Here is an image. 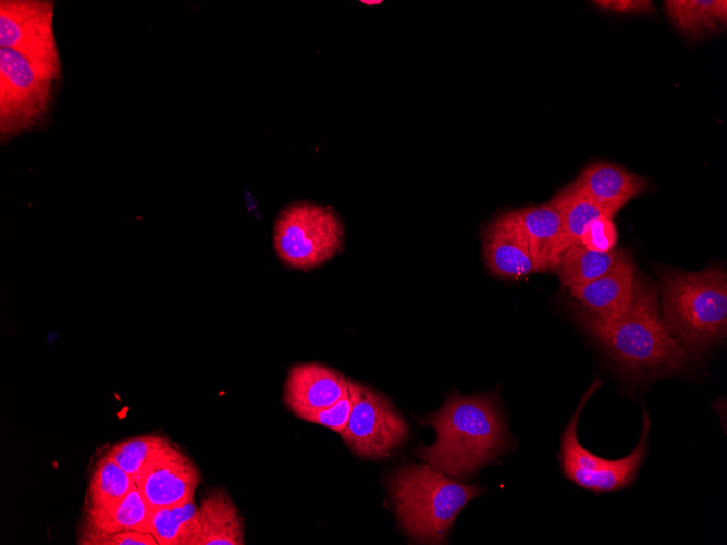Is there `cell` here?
<instances>
[{
  "mask_svg": "<svg viewBox=\"0 0 727 545\" xmlns=\"http://www.w3.org/2000/svg\"><path fill=\"white\" fill-rule=\"evenodd\" d=\"M577 322L607 356L632 375H654L682 369L690 356L665 324L656 287L637 276L631 302L612 317H596L575 307Z\"/></svg>",
  "mask_w": 727,
  "mask_h": 545,
  "instance_id": "obj_1",
  "label": "cell"
},
{
  "mask_svg": "<svg viewBox=\"0 0 727 545\" xmlns=\"http://www.w3.org/2000/svg\"><path fill=\"white\" fill-rule=\"evenodd\" d=\"M432 426L435 441L418 456L453 478L467 480L509 446V437L493 393L453 394L435 412L420 421Z\"/></svg>",
  "mask_w": 727,
  "mask_h": 545,
  "instance_id": "obj_2",
  "label": "cell"
},
{
  "mask_svg": "<svg viewBox=\"0 0 727 545\" xmlns=\"http://www.w3.org/2000/svg\"><path fill=\"white\" fill-rule=\"evenodd\" d=\"M663 320L683 349L699 356L727 334V273L720 265L698 272L657 271Z\"/></svg>",
  "mask_w": 727,
  "mask_h": 545,
  "instance_id": "obj_3",
  "label": "cell"
},
{
  "mask_svg": "<svg viewBox=\"0 0 727 545\" xmlns=\"http://www.w3.org/2000/svg\"><path fill=\"white\" fill-rule=\"evenodd\" d=\"M402 528L419 543L441 544L457 513L484 488L459 483L429 465H405L389 479Z\"/></svg>",
  "mask_w": 727,
  "mask_h": 545,
  "instance_id": "obj_4",
  "label": "cell"
},
{
  "mask_svg": "<svg viewBox=\"0 0 727 545\" xmlns=\"http://www.w3.org/2000/svg\"><path fill=\"white\" fill-rule=\"evenodd\" d=\"M344 226L329 207L300 201L285 207L279 214L273 243L280 260L294 269L318 267L343 246Z\"/></svg>",
  "mask_w": 727,
  "mask_h": 545,
  "instance_id": "obj_5",
  "label": "cell"
},
{
  "mask_svg": "<svg viewBox=\"0 0 727 545\" xmlns=\"http://www.w3.org/2000/svg\"><path fill=\"white\" fill-rule=\"evenodd\" d=\"M59 75L17 50L0 48V133L11 137L46 115Z\"/></svg>",
  "mask_w": 727,
  "mask_h": 545,
  "instance_id": "obj_6",
  "label": "cell"
},
{
  "mask_svg": "<svg viewBox=\"0 0 727 545\" xmlns=\"http://www.w3.org/2000/svg\"><path fill=\"white\" fill-rule=\"evenodd\" d=\"M591 385L562 434L560 465L564 475L581 488L596 494L614 492L630 485L636 479L644 460L648 447V434L651 420L643 413V426L640 441L627 456L611 460L586 449L578 441L577 426L584 404L597 387Z\"/></svg>",
  "mask_w": 727,
  "mask_h": 545,
  "instance_id": "obj_7",
  "label": "cell"
},
{
  "mask_svg": "<svg viewBox=\"0 0 727 545\" xmlns=\"http://www.w3.org/2000/svg\"><path fill=\"white\" fill-rule=\"evenodd\" d=\"M348 391L353 407L343 441L359 457H389L406 439L407 423L384 395L353 380Z\"/></svg>",
  "mask_w": 727,
  "mask_h": 545,
  "instance_id": "obj_8",
  "label": "cell"
},
{
  "mask_svg": "<svg viewBox=\"0 0 727 545\" xmlns=\"http://www.w3.org/2000/svg\"><path fill=\"white\" fill-rule=\"evenodd\" d=\"M53 1L0 2V47L23 53L51 72L61 74L53 28Z\"/></svg>",
  "mask_w": 727,
  "mask_h": 545,
  "instance_id": "obj_9",
  "label": "cell"
},
{
  "mask_svg": "<svg viewBox=\"0 0 727 545\" xmlns=\"http://www.w3.org/2000/svg\"><path fill=\"white\" fill-rule=\"evenodd\" d=\"M135 483L148 507L153 510L193 500L200 473L189 457L172 446L153 459Z\"/></svg>",
  "mask_w": 727,
  "mask_h": 545,
  "instance_id": "obj_10",
  "label": "cell"
},
{
  "mask_svg": "<svg viewBox=\"0 0 727 545\" xmlns=\"http://www.w3.org/2000/svg\"><path fill=\"white\" fill-rule=\"evenodd\" d=\"M348 394V379L319 363L293 366L284 386V402L297 417H310Z\"/></svg>",
  "mask_w": 727,
  "mask_h": 545,
  "instance_id": "obj_11",
  "label": "cell"
},
{
  "mask_svg": "<svg viewBox=\"0 0 727 545\" xmlns=\"http://www.w3.org/2000/svg\"><path fill=\"white\" fill-rule=\"evenodd\" d=\"M514 225L540 272L556 271L569 247L560 214L549 202L505 213Z\"/></svg>",
  "mask_w": 727,
  "mask_h": 545,
  "instance_id": "obj_12",
  "label": "cell"
},
{
  "mask_svg": "<svg viewBox=\"0 0 727 545\" xmlns=\"http://www.w3.org/2000/svg\"><path fill=\"white\" fill-rule=\"evenodd\" d=\"M636 265L632 256L624 249L615 265L603 275L567 289L586 311L612 318L627 309L636 286Z\"/></svg>",
  "mask_w": 727,
  "mask_h": 545,
  "instance_id": "obj_13",
  "label": "cell"
},
{
  "mask_svg": "<svg viewBox=\"0 0 727 545\" xmlns=\"http://www.w3.org/2000/svg\"><path fill=\"white\" fill-rule=\"evenodd\" d=\"M576 182L595 203L612 216L648 187V181L644 177L607 162L590 164L581 172Z\"/></svg>",
  "mask_w": 727,
  "mask_h": 545,
  "instance_id": "obj_14",
  "label": "cell"
},
{
  "mask_svg": "<svg viewBox=\"0 0 727 545\" xmlns=\"http://www.w3.org/2000/svg\"><path fill=\"white\" fill-rule=\"evenodd\" d=\"M483 250L491 273L501 277H520L540 272L527 245L505 214L486 227Z\"/></svg>",
  "mask_w": 727,
  "mask_h": 545,
  "instance_id": "obj_15",
  "label": "cell"
},
{
  "mask_svg": "<svg viewBox=\"0 0 727 545\" xmlns=\"http://www.w3.org/2000/svg\"><path fill=\"white\" fill-rule=\"evenodd\" d=\"M151 509L136 483L118 504L101 510H86L79 534H112L137 531L150 533Z\"/></svg>",
  "mask_w": 727,
  "mask_h": 545,
  "instance_id": "obj_16",
  "label": "cell"
},
{
  "mask_svg": "<svg viewBox=\"0 0 727 545\" xmlns=\"http://www.w3.org/2000/svg\"><path fill=\"white\" fill-rule=\"evenodd\" d=\"M201 534L196 545H243V519L230 496L214 488L204 495L199 506Z\"/></svg>",
  "mask_w": 727,
  "mask_h": 545,
  "instance_id": "obj_17",
  "label": "cell"
},
{
  "mask_svg": "<svg viewBox=\"0 0 727 545\" xmlns=\"http://www.w3.org/2000/svg\"><path fill=\"white\" fill-rule=\"evenodd\" d=\"M664 3L669 18L687 38H701L726 24V0H668Z\"/></svg>",
  "mask_w": 727,
  "mask_h": 545,
  "instance_id": "obj_18",
  "label": "cell"
},
{
  "mask_svg": "<svg viewBox=\"0 0 727 545\" xmlns=\"http://www.w3.org/2000/svg\"><path fill=\"white\" fill-rule=\"evenodd\" d=\"M150 534L158 545H196L201 534L199 507L189 500L151 510Z\"/></svg>",
  "mask_w": 727,
  "mask_h": 545,
  "instance_id": "obj_19",
  "label": "cell"
},
{
  "mask_svg": "<svg viewBox=\"0 0 727 545\" xmlns=\"http://www.w3.org/2000/svg\"><path fill=\"white\" fill-rule=\"evenodd\" d=\"M623 250L614 248L608 252H599L580 244L570 245L556 269L562 286L568 288L603 275L615 265Z\"/></svg>",
  "mask_w": 727,
  "mask_h": 545,
  "instance_id": "obj_20",
  "label": "cell"
},
{
  "mask_svg": "<svg viewBox=\"0 0 727 545\" xmlns=\"http://www.w3.org/2000/svg\"><path fill=\"white\" fill-rule=\"evenodd\" d=\"M134 480L109 456L101 457L91 473L86 495V510H101L121 501Z\"/></svg>",
  "mask_w": 727,
  "mask_h": 545,
  "instance_id": "obj_21",
  "label": "cell"
},
{
  "mask_svg": "<svg viewBox=\"0 0 727 545\" xmlns=\"http://www.w3.org/2000/svg\"><path fill=\"white\" fill-rule=\"evenodd\" d=\"M549 203L563 219L569 246L578 244L589 222L602 214H608L581 189L576 181L556 193Z\"/></svg>",
  "mask_w": 727,
  "mask_h": 545,
  "instance_id": "obj_22",
  "label": "cell"
},
{
  "mask_svg": "<svg viewBox=\"0 0 727 545\" xmlns=\"http://www.w3.org/2000/svg\"><path fill=\"white\" fill-rule=\"evenodd\" d=\"M173 445L159 435H139L114 444L109 455L133 480L162 453Z\"/></svg>",
  "mask_w": 727,
  "mask_h": 545,
  "instance_id": "obj_23",
  "label": "cell"
},
{
  "mask_svg": "<svg viewBox=\"0 0 727 545\" xmlns=\"http://www.w3.org/2000/svg\"><path fill=\"white\" fill-rule=\"evenodd\" d=\"M617 237L613 216L602 214L587 224L578 244L593 251L608 252L616 248Z\"/></svg>",
  "mask_w": 727,
  "mask_h": 545,
  "instance_id": "obj_24",
  "label": "cell"
},
{
  "mask_svg": "<svg viewBox=\"0 0 727 545\" xmlns=\"http://www.w3.org/2000/svg\"><path fill=\"white\" fill-rule=\"evenodd\" d=\"M79 545H158L150 533L137 531L118 532L112 534H78Z\"/></svg>",
  "mask_w": 727,
  "mask_h": 545,
  "instance_id": "obj_25",
  "label": "cell"
},
{
  "mask_svg": "<svg viewBox=\"0 0 727 545\" xmlns=\"http://www.w3.org/2000/svg\"><path fill=\"white\" fill-rule=\"evenodd\" d=\"M352 407L353 402L348 391V394L331 407L310 417L308 422L326 426L341 434L349 420Z\"/></svg>",
  "mask_w": 727,
  "mask_h": 545,
  "instance_id": "obj_26",
  "label": "cell"
},
{
  "mask_svg": "<svg viewBox=\"0 0 727 545\" xmlns=\"http://www.w3.org/2000/svg\"><path fill=\"white\" fill-rule=\"evenodd\" d=\"M601 9L621 14L653 13L654 5L649 0H597L593 1Z\"/></svg>",
  "mask_w": 727,
  "mask_h": 545,
  "instance_id": "obj_27",
  "label": "cell"
},
{
  "mask_svg": "<svg viewBox=\"0 0 727 545\" xmlns=\"http://www.w3.org/2000/svg\"><path fill=\"white\" fill-rule=\"evenodd\" d=\"M382 1H380V0H378V1H368V0L362 1V3H365V4H379Z\"/></svg>",
  "mask_w": 727,
  "mask_h": 545,
  "instance_id": "obj_28",
  "label": "cell"
}]
</instances>
